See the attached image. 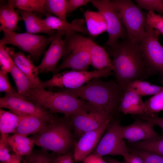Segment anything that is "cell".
<instances>
[{"instance_id":"obj_42","label":"cell","mask_w":163,"mask_h":163,"mask_svg":"<svg viewBox=\"0 0 163 163\" xmlns=\"http://www.w3.org/2000/svg\"><path fill=\"white\" fill-rule=\"evenodd\" d=\"M83 163H107L102 156L91 154L82 161Z\"/></svg>"},{"instance_id":"obj_15","label":"cell","mask_w":163,"mask_h":163,"mask_svg":"<svg viewBox=\"0 0 163 163\" xmlns=\"http://www.w3.org/2000/svg\"><path fill=\"white\" fill-rule=\"evenodd\" d=\"M66 32L63 30L57 31L50 44L41 61L37 66L39 72L41 73L51 72L54 74L57 65L65 53V43L62 37Z\"/></svg>"},{"instance_id":"obj_45","label":"cell","mask_w":163,"mask_h":163,"mask_svg":"<svg viewBox=\"0 0 163 163\" xmlns=\"http://www.w3.org/2000/svg\"><path fill=\"white\" fill-rule=\"evenodd\" d=\"M104 159L107 163H126L124 161L120 162L109 157L105 158Z\"/></svg>"},{"instance_id":"obj_14","label":"cell","mask_w":163,"mask_h":163,"mask_svg":"<svg viewBox=\"0 0 163 163\" xmlns=\"http://www.w3.org/2000/svg\"><path fill=\"white\" fill-rule=\"evenodd\" d=\"M113 116L108 118L97 128L83 134L75 144L73 155L75 162L82 161L95 149L106 131Z\"/></svg>"},{"instance_id":"obj_22","label":"cell","mask_w":163,"mask_h":163,"mask_svg":"<svg viewBox=\"0 0 163 163\" xmlns=\"http://www.w3.org/2000/svg\"><path fill=\"white\" fill-rule=\"evenodd\" d=\"M16 11L24 22L26 32L34 34L44 33L53 35L56 33L55 30L48 29L44 24L42 19L37 16L33 12L17 9Z\"/></svg>"},{"instance_id":"obj_27","label":"cell","mask_w":163,"mask_h":163,"mask_svg":"<svg viewBox=\"0 0 163 163\" xmlns=\"http://www.w3.org/2000/svg\"><path fill=\"white\" fill-rule=\"evenodd\" d=\"M21 117L12 112L0 109V131L1 136H6L14 133Z\"/></svg>"},{"instance_id":"obj_13","label":"cell","mask_w":163,"mask_h":163,"mask_svg":"<svg viewBox=\"0 0 163 163\" xmlns=\"http://www.w3.org/2000/svg\"><path fill=\"white\" fill-rule=\"evenodd\" d=\"M0 108H6L18 116H34L43 120L49 124L55 117L37 104L6 93L0 98Z\"/></svg>"},{"instance_id":"obj_17","label":"cell","mask_w":163,"mask_h":163,"mask_svg":"<svg viewBox=\"0 0 163 163\" xmlns=\"http://www.w3.org/2000/svg\"><path fill=\"white\" fill-rule=\"evenodd\" d=\"M7 48L16 66L29 79L32 88L39 87L41 81L39 77V72L37 66L23 53L14 52L12 49Z\"/></svg>"},{"instance_id":"obj_24","label":"cell","mask_w":163,"mask_h":163,"mask_svg":"<svg viewBox=\"0 0 163 163\" xmlns=\"http://www.w3.org/2000/svg\"><path fill=\"white\" fill-rule=\"evenodd\" d=\"M86 28L89 35L96 37L107 31V25L102 15L98 11L89 10L84 13Z\"/></svg>"},{"instance_id":"obj_26","label":"cell","mask_w":163,"mask_h":163,"mask_svg":"<svg viewBox=\"0 0 163 163\" xmlns=\"http://www.w3.org/2000/svg\"><path fill=\"white\" fill-rule=\"evenodd\" d=\"M128 143L129 147L132 148L146 151L163 156V133L145 140Z\"/></svg>"},{"instance_id":"obj_4","label":"cell","mask_w":163,"mask_h":163,"mask_svg":"<svg viewBox=\"0 0 163 163\" xmlns=\"http://www.w3.org/2000/svg\"><path fill=\"white\" fill-rule=\"evenodd\" d=\"M27 100L50 110L51 113H60L69 117L82 109L86 101L63 91L53 92L39 87L31 88Z\"/></svg>"},{"instance_id":"obj_38","label":"cell","mask_w":163,"mask_h":163,"mask_svg":"<svg viewBox=\"0 0 163 163\" xmlns=\"http://www.w3.org/2000/svg\"><path fill=\"white\" fill-rule=\"evenodd\" d=\"M139 8L148 10L149 11H156L163 14V1L161 0H136Z\"/></svg>"},{"instance_id":"obj_3","label":"cell","mask_w":163,"mask_h":163,"mask_svg":"<svg viewBox=\"0 0 163 163\" xmlns=\"http://www.w3.org/2000/svg\"><path fill=\"white\" fill-rule=\"evenodd\" d=\"M69 117H55L46 127L32 139L35 144L59 155L70 152L74 144V136Z\"/></svg>"},{"instance_id":"obj_36","label":"cell","mask_w":163,"mask_h":163,"mask_svg":"<svg viewBox=\"0 0 163 163\" xmlns=\"http://www.w3.org/2000/svg\"><path fill=\"white\" fill-rule=\"evenodd\" d=\"M15 65L7 48L5 47V46L0 45V69L7 73H10Z\"/></svg>"},{"instance_id":"obj_31","label":"cell","mask_w":163,"mask_h":163,"mask_svg":"<svg viewBox=\"0 0 163 163\" xmlns=\"http://www.w3.org/2000/svg\"><path fill=\"white\" fill-rule=\"evenodd\" d=\"M68 0H46V13L53 14L56 17L67 21Z\"/></svg>"},{"instance_id":"obj_37","label":"cell","mask_w":163,"mask_h":163,"mask_svg":"<svg viewBox=\"0 0 163 163\" xmlns=\"http://www.w3.org/2000/svg\"><path fill=\"white\" fill-rule=\"evenodd\" d=\"M146 22L148 26L163 34V16L161 14L149 11L146 14Z\"/></svg>"},{"instance_id":"obj_7","label":"cell","mask_w":163,"mask_h":163,"mask_svg":"<svg viewBox=\"0 0 163 163\" xmlns=\"http://www.w3.org/2000/svg\"><path fill=\"white\" fill-rule=\"evenodd\" d=\"M112 71L113 68L111 67L90 71H65L54 74L50 79L41 82L39 87L44 89L55 87L76 89L94 78H106L111 75Z\"/></svg>"},{"instance_id":"obj_46","label":"cell","mask_w":163,"mask_h":163,"mask_svg":"<svg viewBox=\"0 0 163 163\" xmlns=\"http://www.w3.org/2000/svg\"><path fill=\"white\" fill-rule=\"evenodd\" d=\"M0 163H1V162H0Z\"/></svg>"},{"instance_id":"obj_12","label":"cell","mask_w":163,"mask_h":163,"mask_svg":"<svg viewBox=\"0 0 163 163\" xmlns=\"http://www.w3.org/2000/svg\"><path fill=\"white\" fill-rule=\"evenodd\" d=\"M146 33L139 45L145 63L150 71L163 76V46L158 41L160 34L145 25Z\"/></svg>"},{"instance_id":"obj_5","label":"cell","mask_w":163,"mask_h":163,"mask_svg":"<svg viewBox=\"0 0 163 163\" xmlns=\"http://www.w3.org/2000/svg\"><path fill=\"white\" fill-rule=\"evenodd\" d=\"M111 1L126 30V39L132 42L139 44L146 33V14L131 0Z\"/></svg>"},{"instance_id":"obj_6","label":"cell","mask_w":163,"mask_h":163,"mask_svg":"<svg viewBox=\"0 0 163 163\" xmlns=\"http://www.w3.org/2000/svg\"><path fill=\"white\" fill-rule=\"evenodd\" d=\"M73 31L67 32L64 40L65 53L62 63L58 66L55 74L67 68L72 70L87 71L91 59L86 37Z\"/></svg>"},{"instance_id":"obj_1","label":"cell","mask_w":163,"mask_h":163,"mask_svg":"<svg viewBox=\"0 0 163 163\" xmlns=\"http://www.w3.org/2000/svg\"><path fill=\"white\" fill-rule=\"evenodd\" d=\"M139 44L126 39L116 45L107 47L116 82L124 92L134 80L147 77L152 72L148 67L141 52Z\"/></svg>"},{"instance_id":"obj_39","label":"cell","mask_w":163,"mask_h":163,"mask_svg":"<svg viewBox=\"0 0 163 163\" xmlns=\"http://www.w3.org/2000/svg\"><path fill=\"white\" fill-rule=\"evenodd\" d=\"M8 73L0 69V92H5L6 93L23 98L19 95L17 91L11 85L8 80Z\"/></svg>"},{"instance_id":"obj_32","label":"cell","mask_w":163,"mask_h":163,"mask_svg":"<svg viewBox=\"0 0 163 163\" xmlns=\"http://www.w3.org/2000/svg\"><path fill=\"white\" fill-rule=\"evenodd\" d=\"M45 1L46 0H10L8 2L14 8L32 12H39L45 14Z\"/></svg>"},{"instance_id":"obj_18","label":"cell","mask_w":163,"mask_h":163,"mask_svg":"<svg viewBox=\"0 0 163 163\" xmlns=\"http://www.w3.org/2000/svg\"><path fill=\"white\" fill-rule=\"evenodd\" d=\"M46 17L42 21L46 27L51 30H63L66 33L69 31L80 32L89 35L86 27L84 26L85 20L82 19L74 20L71 23H69L46 13Z\"/></svg>"},{"instance_id":"obj_43","label":"cell","mask_w":163,"mask_h":163,"mask_svg":"<svg viewBox=\"0 0 163 163\" xmlns=\"http://www.w3.org/2000/svg\"><path fill=\"white\" fill-rule=\"evenodd\" d=\"M73 154L71 152L65 155H59L55 163H73Z\"/></svg>"},{"instance_id":"obj_19","label":"cell","mask_w":163,"mask_h":163,"mask_svg":"<svg viewBox=\"0 0 163 163\" xmlns=\"http://www.w3.org/2000/svg\"><path fill=\"white\" fill-rule=\"evenodd\" d=\"M145 106L141 97L135 92L126 90L124 93L119 107V111L125 114L144 115Z\"/></svg>"},{"instance_id":"obj_8","label":"cell","mask_w":163,"mask_h":163,"mask_svg":"<svg viewBox=\"0 0 163 163\" xmlns=\"http://www.w3.org/2000/svg\"><path fill=\"white\" fill-rule=\"evenodd\" d=\"M110 116L100 107L86 101L82 109L69 117V120L75 134L81 137L85 133L99 127Z\"/></svg>"},{"instance_id":"obj_47","label":"cell","mask_w":163,"mask_h":163,"mask_svg":"<svg viewBox=\"0 0 163 163\" xmlns=\"http://www.w3.org/2000/svg\"></svg>"},{"instance_id":"obj_28","label":"cell","mask_w":163,"mask_h":163,"mask_svg":"<svg viewBox=\"0 0 163 163\" xmlns=\"http://www.w3.org/2000/svg\"><path fill=\"white\" fill-rule=\"evenodd\" d=\"M10 73L15 82L18 93L22 98L26 100L30 91L32 88L29 79L15 65Z\"/></svg>"},{"instance_id":"obj_21","label":"cell","mask_w":163,"mask_h":163,"mask_svg":"<svg viewBox=\"0 0 163 163\" xmlns=\"http://www.w3.org/2000/svg\"><path fill=\"white\" fill-rule=\"evenodd\" d=\"M20 117L14 134L25 136L31 134H37L45 129L48 124L43 120L36 116Z\"/></svg>"},{"instance_id":"obj_25","label":"cell","mask_w":163,"mask_h":163,"mask_svg":"<svg viewBox=\"0 0 163 163\" xmlns=\"http://www.w3.org/2000/svg\"><path fill=\"white\" fill-rule=\"evenodd\" d=\"M6 138L8 144L13 151L21 156L30 153L35 144L32 138L20 134H14L11 136L7 135Z\"/></svg>"},{"instance_id":"obj_44","label":"cell","mask_w":163,"mask_h":163,"mask_svg":"<svg viewBox=\"0 0 163 163\" xmlns=\"http://www.w3.org/2000/svg\"><path fill=\"white\" fill-rule=\"evenodd\" d=\"M123 157L126 163H145L140 157L135 154L129 153Z\"/></svg>"},{"instance_id":"obj_20","label":"cell","mask_w":163,"mask_h":163,"mask_svg":"<svg viewBox=\"0 0 163 163\" xmlns=\"http://www.w3.org/2000/svg\"><path fill=\"white\" fill-rule=\"evenodd\" d=\"M86 42L89 49L91 65L97 70H101L108 67H113L112 61L105 49L86 37Z\"/></svg>"},{"instance_id":"obj_2","label":"cell","mask_w":163,"mask_h":163,"mask_svg":"<svg viewBox=\"0 0 163 163\" xmlns=\"http://www.w3.org/2000/svg\"><path fill=\"white\" fill-rule=\"evenodd\" d=\"M76 97L102 108L108 115L119 111V107L124 91L113 80L104 81L94 78L87 84L75 89L62 90Z\"/></svg>"},{"instance_id":"obj_11","label":"cell","mask_w":163,"mask_h":163,"mask_svg":"<svg viewBox=\"0 0 163 163\" xmlns=\"http://www.w3.org/2000/svg\"><path fill=\"white\" fill-rule=\"evenodd\" d=\"M120 120H111L105 133L91 154L103 157L107 155H121L124 157L129 153L120 133Z\"/></svg>"},{"instance_id":"obj_9","label":"cell","mask_w":163,"mask_h":163,"mask_svg":"<svg viewBox=\"0 0 163 163\" xmlns=\"http://www.w3.org/2000/svg\"><path fill=\"white\" fill-rule=\"evenodd\" d=\"M4 35L0 40V45L11 44L28 53L34 58L40 56L46 46L53 39L54 34L49 37L27 32L21 33L14 31L3 32Z\"/></svg>"},{"instance_id":"obj_10","label":"cell","mask_w":163,"mask_h":163,"mask_svg":"<svg viewBox=\"0 0 163 163\" xmlns=\"http://www.w3.org/2000/svg\"><path fill=\"white\" fill-rule=\"evenodd\" d=\"M90 2L102 15L105 20L108 35L105 43L106 46H114L119 43L120 39H126V30L111 0H91Z\"/></svg>"},{"instance_id":"obj_23","label":"cell","mask_w":163,"mask_h":163,"mask_svg":"<svg viewBox=\"0 0 163 163\" xmlns=\"http://www.w3.org/2000/svg\"><path fill=\"white\" fill-rule=\"evenodd\" d=\"M13 6L8 2L0 7V31H14L17 28L18 22L22 20Z\"/></svg>"},{"instance_id":"obj_41","label":"cell","mask_w":163,"mask_h":163,"mask_svg":"<svg viewBox=\"0 0 163 163\" xmlns=\"http://www.w3.org/2000/svg\"><path fill=\"white\" fill-rule=\"evenodd\" d=\"M140 118L151 122L154 125H156L161 128L163 131V117H158L157 115L151 117L147 116H139Z\"/></svg>"},{"instance_id":"obj_30","label":"cell","mask_w":163,"mask_h":163,"mask_svg":"<svg viewBox=\"0 0 163 163\" xmlns=\"http://www.w3.org/2000/svg\"><path fill=\"white\" fill-rule=\"evenodd\" d=\"M126 90L132 91L141 97L155 94L163 90V87L141 79H137L131 82Z\"/></svg>"},{"instance_id":"obj_29","label":"cell","mask_w":163,"mask_h":163,"mask_svg":"<svg viewBox=\"0 0 163 163\" xmlns=\"http://www.w3.org/2000/svg\"><path fill=\"white\" fill-rule=\"evenodd\" d=\"M59 155L53 152L49 153L43 149L32 150L28 154L23 156L20 163H55Z\"/></svg>"},{"instance_id":"obj_40","label":"cell","mask_w":163,"mask_h":163,"mask_svg":"<svg viewBox=\"0 0 163 163\" xmlns=\"http://www.w3.org/2000/svg\"><path fill=\"white\" fill-rule=\"evenodd\" d=\"M91 1V0H68L67 15L78 8L86 5Z\"/></svg>"},{"instance_id":"obj_35","label":"cell","mask_w":163,"mask_h":163,"mask_svg":"<svg viewBox=\"0 0 163 163\" xmlns=\"http://www.w3.org/2000/svg\"><path fill=\"white\" fill-rule=\"evenodd\" d=\"M129 153L140 157L145 163H163V156L150 152L128 147Z\"/></svg>"},{"instance_id":"obj_34","label":"cell","mask_w":163,"mask_h":163,"mask_svg":"<svg viewBox=\"0 0 163 163\" xmlns=\"http://www.w3.org/2000/svg\"><path fill=\"white\" fill-rule=\"evenodd\" d=\"M144 116H154L163 110V90L146 101L144 103Z\"/></svg>"},{"instance_id":"obj_16","label":"cell","mask_w":163,"mask_h":163,"mask_svg":"<svg viewBox=\"0 0 163 163\" xmlns=\"http://www.w3.org/2000/svg\"><path fill=\"white\" fill-rule=\"evenodd\" d=\"M140 119H136L130 125L120 126V133L123 139H126L129 142H134L158 135L155 130L154 125L151 122Z\"/></svg>"},{"instance_id":"obj_33","label":"cell","mask_w":163,"mask_h":163,"mask_svg":"<svg viewBox=\"0 0 163 163\" xmlns=\"http://www.w3.org/2000/svg\"><path fill=\"white\" fill-rule=\"evenodd\" d=\"M8 144L6 136H1L0 140V161L2 163H20L21 156L14 152Z\"/></svg>"}]
</instances>
